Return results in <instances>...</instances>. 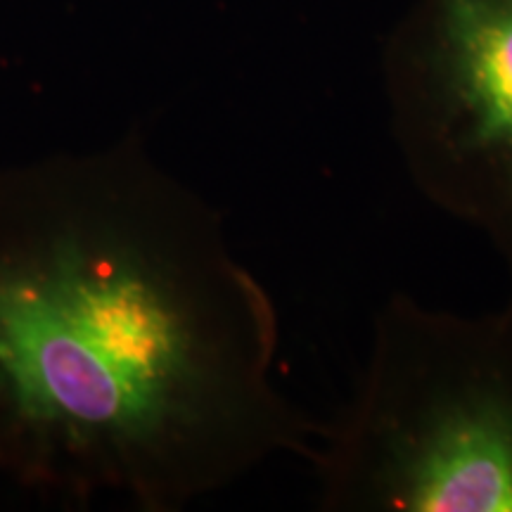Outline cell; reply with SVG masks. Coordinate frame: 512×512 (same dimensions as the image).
I'll list each match as a JSON object with an SVG mask.
<instances>
[{"label": "cell", "instance_id": "1", "mask_svg": "<svg viewBox=\"0 0 512 512\" xmlns=\"http://www.w3.org/2000/svg\"><path fill=\"white\" fill-rule=\"evenodd\" d=\"M278 344L221 214L143 140L0 166V477L176 512L306 460Z\"/></svg>", "mask_w": 512, "mask_h": 512}, {"label": "cell", "instance_id": "2", "mask_svg": "<svg viewBox=\"0 0 512 512\" xmlns=\"http://www.w3.org/2000/svg\"><path fill=\"white\" fill-rule=\"evenodd\" d=\"M306 463L325 512H512V297L458 313L394 292Z\"/></svg>", "mask_w": 512, "mask_h": 512}, {"label": "cell", "instance_id": "3", "mask_svg": "<svg viewBox=\"0 0 512 512\" xmlns=\"http://www.w3.org/2000/svg\"><path fill=\"white\" fill-rule=\"evenodd\" d=\"M382 83L415 190L477 230L512 283V0H413Z\"/></svg>", "mask_w": 512, "mask_h": 512}]
</instances>
